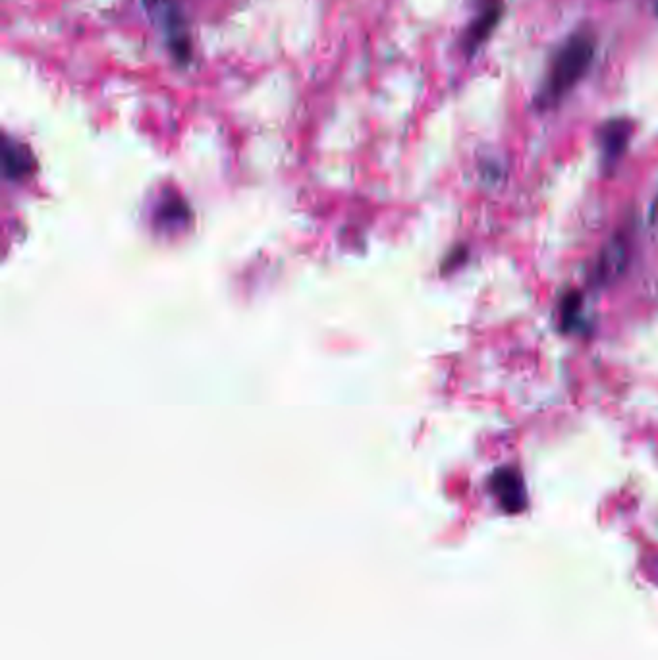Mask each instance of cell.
Instances as JSON below:
<instances>
[{
    "instance_id": "obj_6",
    "label": "cell",
    "mask_w": 658,
    "mask_h": 660,
    "mask_svg": "<svg viewBox=\"0 0 658 660\" xmlns=\"http://www.w3.org/2000/svg\"><path fill=\"white\" fill-rule=\"evenodd\" d=\"M631 136H633V124L628 118H614L604 124L599 134L604 165L614 166L624 157Z\"/></svg>"
},
{
    "instance_id": "obj_3",
    "label": "cell",
    "mask_w": 658,
    "mask_h": 660,
    "mask_svg": "<svg viewBox=\"0 0 658 660\" xmlns=\"http://www.w3.org/2000/svg\"><path fill=\"white\" fill-rule=\"evenodd\" d=\"M502 10H504L502 0H481L477 18L467 26L462 35V49L466 51L467 56L475 55L483 47V43L493 35L502 18Z\"/></svg>"
},
{
    "instance_id": "obj_7",
    "label": "cell",
    "mask_w": 658,
    "mask_h": 660,
    "mask_svg": "<svg viewBox=\"0 0 658 660\" xmlns=\"http://www.w3.org/2000/svg\"><path fill=\"white\" fill-rule=\"evenodd\" d=\"M581 313V296L572 292L562 302V327L566 330L574 329Z\"/></svg>"
},
{
    "instance_id": "obj_8",
    "label": "cell",
    "mask_w": 658,
    "mask_h": 660,
    "mask_svg": "<svg viewBox=\"0 0 658 660\" xmlns=\"http://www.w3.org/2000/svg\"><path fill=\"white\" fill-rule=\"evenodd\" d=\"M657 12H658V0H657Z\"/></svg>"
},
{
    "instance_id": "obj_2",
    "label": "cell",
    "mask_w": 658,
    "mask_h": 660,
    "mask_svg": "<svg viewBox=\"0 0 658 660\" xmlns=\"http://www.w3.org/2000/svg\"><path fill=\"white\" fill-rule=\"evenodd\" d=\"M145 8L168 35V47L174 58L180 62H190L192 41L186 33V22L176 0H145Z\"/></svg>"
},
{
    "instance_id": "obj_5",
    "label": "cell",
    "mask_w": 658,
    "mask_h": 660,
    "mask_svg": "<svg viewBox=\"0 0 658 660\" xmlns=\"http://www.w3.org/2000/svg\"><path fill=\"white\" fill-rule=\"evenodd\" d=\"M630 263V246H628V238L624 236H614L603 251L601 257L597 261V282L599 284H610L616 282L620 276L626 273Z\"/></svg>"
},
{
    "instance_id": "obj_1",
    "label": "cell",
    "mask_w": 658,
    "mask_h": 660,
    "mask_svg": "<svg viewBox=\"0 0 658 660\" xmlns=\"http://www.w3.org/2000/svg\"><path fill=\"white\" fill-rule=\"evenodd\" d=\"M597 53V39L593 31L579 29L566 39L560 51L552 58L547 82L539 95V107L552 109L562 99H566L577 83L581 82Z\"/></svg>"
},
{
    "instance_id": "obj_4",
    "label": "cell",
    "mask_w": 658,
    "mask_h": 660,
    "mask_svg": "<svg viewBox=\"0 0 658 660\" xmlns=\"http://www.w3.org/2000/svg\"><path fill=\"white\" fill-rule=\"evenodd\" d=\"M491 491L506 512L514 514L525 508V502H527L525 483H523V477L518 469H496L491 477Z\"/></svg>"
}]
</instances>
